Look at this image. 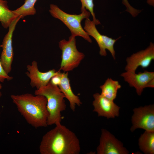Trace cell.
I'll list each match as a JSON object with an SVG mask.
<instances>
[{
	"instance_id": "23",
	"label": "cell",
	"mask_w": 154,
	"mask_h": 154,
	"mask_svg": "<svg viewBox=\"0 0 154 154\" xmlns=\"http://www.w3.org/2000/svg\"><path fill=\"white\" fill-rule=\"evenodd\" d=\"M153 88L154 87V78L151 80L148 83L147 88Z\"/></svg>"
},
{
	"instance_id": "9",
	"label": "cell",
	"mask_w": 154,
	"mask_h": 154,
	"mask_svg": "<svg viewBox=\"0 0 154 154\" xmlns=\"http://www.w3.org/2000/svg\"><path fill=\"white\" fill-rule=\"evenodd\" d=\"M21 19V16L18 17L11 24L8 28V31L5 36L1 46L2 51L0 58L1 62L4 70L8 74L11 70L14 57L12 46L13 35L17 23Z\"/></svg>"
},
{
	"instance_id": "18",
	"label": "cell",
	"mask_w": 154,
	"mask_h": 154,
	"mask_svg": "<svg viewBox=\"0 0 154 154\" xmlns=\"http://www.w3.org/2000/svg\"><path fill=\"white\" fill-rule=\"evenodd\" d=\"M37 0H25L22 5L13 11L17 16H21V18L28 15H34L36 13L34 5Z\"/></svg>"
},
{
	"instance_id": "4",
	"label": "cell",
	"mask_w": 154,
	"mask_h": 154,
	"mask_svg": "<svg viewBox=\"0 0 154 154\" xmlns=\"http://www.w3.org/2000/svg\"><path fill=\"white\" fill-rule=\"evenodd\" d=\"M49 12L52 16L60 20L68 27L71 32V36L75 37L80 36L88 42H92L90 36L81 25L83 20L89 18L91 14L89 11L84 9L80 14H70L64 12L56 5L51 4Z\"/></svg>"
},
{
	"instance_id": "24",
	"label": "cell",
	"mask_w": 154,
	"mask_h": 154,
	"mask_svg": "<svg viewBox=\"0 0 154 154\" xmlns=\"http://www.w3.org/2000/svg\"><path fill=\"white\" fill-rule=\"evenodd\" d=\"M148 3L150 5H153L154 3V0H148Z\"/></svg>"
},
{
	"instance_id": "15",
	"label": "cell",
	"mask_w": 154,
	"mask_h": 154,
	"mask_svg": "<svg viewBox=\"0 0 154 154\" xmlns=\"http://www.w3.org/2000/svg\"><path fill=\"white\" fill-rule=\"evenodd\" d=\"M121 87L119 82L108 78L100 88L101 90V94L105 98L114 101L116 98L118 90Z\"/></svg>"
},
{
	"instance_id": "8",
	"label": "cell",
	"mask_w": 154,
	"mask_h": 154,
	"mask_svg": "<svg viewBox=\"0 0 154 154\" xmlns=\"http://www.w3.org/2000/svg\"><path fill=\"white\" fill-rule=\"evenodd\" d=\"M98 154H128L123 143L107 130L102 129L100 143L96 148Z\"/></svg>"
},
{
	"instance_id": "16",
	"label": "cell",
	"mask_w": 154,
	"mask_h": 154,
	"mask_svg": "<svg viewBox=\"0 0 154 154\" xmlns=\"http://www.w3.org/2000/svg\"><path fill=\"white\" fill-rule=\"evenodd\" d=\"M140 149L145 154H154V131L145 130L139 139Z\"/></svg>"
},
{
	"instance_id": "10",
	"label": "cell",
	"mask_w": 154,
	"mask_h": 154,
	"mask_svg": "<svg viewBox=\"0 0 154 154\" xmlns=\"http://www.w3.org/2000/svg\"><path fill=\"white\" fill-rule=\"evenodd\" d=\"M154 59V44L151 42L146 49L142 50L127 58L126 71L135 72L139 66L143 68L148 67Z\"/></svg>"
},
{
	"instance_id": "21",
	"label": "cell",
	"mask_w": 154,
	"mask_h": 154,
	"mask_svg": "<svg viewBox=\"0 0 154 154\" xmlns=\"http://www.w3.org/2000/svg\"><path fill=\"white\" fill-rule=\"evenodd\" d=\"M13 79V77L9 75L4 70L0 58V82H3L5 80H10Z\"/></svg>"
},
{
	"instance_id": "2",
	"label": "cell",
	"mask_w": 154,
	"mask_h": 154,
	"mask_svg": "<svg viewBox=\"0 0 154 154\" xmlns=\"http://www.w3.org/2000/svg\"><path fill=\"white\" fill-rule=\"evenodd\" d=\"M26 93L11 96L13 102L27 123L35 128L47 127L48 113L44 96Z\"/></svg>"
},
{
	"instance_id": "12",
	"label": "cell",
	"mask_w": 154,
	"mask_h": 154,
	"mask_svg": "<svg viewBox=\"0 0 154 154\" xmlns=\"http://www.w3.org/2000/svg\"><path fill=\"white\" fill-rule=\"evenodd\" d=\"M27 71L26 74L30 80V85L32 88L35 87L38 89L46 85L51 78L57 75L58 71L53 69L45 72H41L39 70L37 63L33 60L31 65L27 66Z\"/></svg>"
},
{
	"instance_id": "25",
	"label": "cell",
	"mask_w": 154,
	"mask_h": 154,
	"mask_svg": "<svg viewBox=\"0 0 154 154\" xmlns=\"http://www.w3.org/2000/svg\"><path fill=\"white\" fill-rule=\"evenodd\" d=\"M2 88V84L0 83V98L2 94L1 91V90Z\"/></svg>"
},
{
	"instance_id": "20",
	"label": "cell",
	"mask_w": 154,
	"mask_h": 154,
	"mask_svg": "<svg viewBox=\"0 0 154 154\" xmlns=\"http://www.w3.org/2000/svg\"><path fill=\"white\" fill-rule=\"evenodd\" d=\"M122 3L126 8V11L128 12L133 17L137 16L141 11V10L137 9L131 6L128 0H123Z\"/></svg>"
},
{
	"instance_id": "22",
	"label": "cell",
	"mask_w": 154,
	"mask_h": 154,
	"mask_svg": "<svg viewBox=\"0 0 154 154\" xmlns=\"http://www.w3.org/2000/svg\"><path fill=\"white\" fill-rule=\"evenodd\" d=\"M58 74L52 77L50 82L52 84L58 86L60 81V77L59 74V70H58Z\"/></svg>"
},
{
	"instance_id": "6",
	"label": "cell",
	"mask_w": 154,
	"mask_h": 154,
	"mask_svg": "<svg viewBox=\"0 0 154 154\" xmlns=\"http://www.w3.org/2000/svg\"><path fill=\"white\" fill-rule=\"evenodd\" d=\"M96 24L92 20L89 18L86 19L84 23V29L89 35L93 37L96 40L100 48V54L105 56L107 54L106 50L110 52L114 59H115V51L114 45L117 40L113 39L106 35L101 34L97 30Z\"/></svg>"
},
{
	"instance_id": "14",
	"label": "cell",
	"mask_w": 154,
	"mask_h": 154,
	"mask_svg": "<svg viewBox=\"0 0 154 154\" xmlns=\"http://www.w3.org/2000/svg\"><path fill=\"white\" fill-rule=\"evenodd\" d=\"M59 70L60 81L58 86L65 98L68 100L71 110L74 112L76 106H80L82 104V102L79 97L75 94L72 91L68 77V72L62 73L60 70Z\"/></svg>"
},
{
	"instance_id": "3",
	"label": "cell",
	"mask_w": 154,
	"mask_h": 154,
	"mask_svg": "<svg viewBox=\"0 0 154 154\" xmlns=\"http://www.w3.org/2000/svg\"><path fill=\"white\" fill-rule=\"evenodd\" d=\"M35 94L43 96L47 99L48 125L61 123L62 119L61 113L66 110V105L65 96L58 86L50 81L46 85L36 90Z\"/></svg>"
},
{
	"instance_id": "13",
	"label": "cell",
	"mask_w": 154,
	"mask_h": 154,
	"mask_svg": "<svg viewBox=\"0 0 154 154\" xmlns=\"http://www.w3.org/2000/svg\"><path fill=\"white\" fill-rule=\"evenodd\" d=\"M126 82L130 86L134 87L137 94L140 96L144 89L147 88L148 82L154 78V72L145 70L138 74L129 71L123 72L121 74Z\"/></svg>"
},
{
	"instance_id": "19",
	"label": "cell",
	"mask_w": 154,
	"mask_h": 154,
	"mask_svg": "<svg viewBox=\"0 0 154 154\" xmlns=\"http://www.w3.org/2000/svg\"><path fill=\"white\" fill-rule=\"evenodd\" d=\"M81 3V12L84 9L88 10L92 15L93 20L96 25L100 24V21L96 17L94 11V4L93 0H80Z\"/></svg>"
},
{
	"instance_id": "1",
	"label": "cell",
	"mask_w": 154,
	"mask_h": 154,
	"mask_svg": "<svg viewBox=\"0 0 154 154\" xmlns=\"http://www.w3.org/2000/svg\"><path fill=\"white\" fill-rule=\"evenodd\" d=\"M39 151L41 154H79L81 147L75 133L60 123L43 136Z\"/></svg>"
},
{
	"instance_id": "11",
	"label": "cell",
	"mask_w": 154,
	"mask_h": 154,
	"mask_svg": "<svg viewBox=\"0 0 154 154\" xmlns=\"http://www.w3.org/2000/svg\"><path fill=\"white\" fill-rule=\"evenodd\" d=\"M94 99L92 102L93 111L97 113L98 116L104 117L108 119L118 117L120 107L114 102L96 93L93 95Z\"/></svg>"
},
{
	"instance_id": "7",
	"label": "cell",
	"mask_w": 154,
	"mask_h": 154,
	"mask_svg": "<svg viewBox=\"0 0 154 154\" xmlns=\"http://www.w3.org/2000/svg\"><path fill=\"white\" fill-rule=\"evenodd\" d=\"M133 111L131 118L132 125L130 129L131 132L138 128L154 131V104L136 108Z\"/></svg>"
},
{
	"instance_id": "17",
	"label": "cell",
	"mask_w": 154,
	"mask_h": 154,
	"mask_svg": "<svg viewBox=\"0 0 154 154\" xmlns=\"http://www.w3.org/2000/svg\"><path fill=\"white\" fill-rule=\"evenodd\" d=\"M18 17L13 10L9 9L7 1L0 0V22L4 28H8L12 23Z\"/></svg>"
},
{
	"instance_id": "5",
	"label": "cell",
	"mask_w": 154,
	"mask_h": 154,
	"mask_svg": "<svg viewBox=\"0 0 154 154\" xmlns=\"http://www.w3.org/2000/svg\"><path fill=\"white\" fill-rule=\"evenodd\" d=\"M58 44L62 50L59 70L65 72L73 70L79 65L85 57L84 54L77 48L75 37L71 36L68 40L62 39Z\"/></svg>"
}]
</instances>
